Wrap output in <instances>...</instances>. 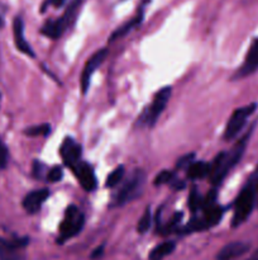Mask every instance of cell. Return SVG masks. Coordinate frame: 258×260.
Here are the masks:
<instances>
[{
  "mask_svg": "<svg viewBox=\"0 0 258 260\" xmlns=\"http://www.w3.org/2000/svg\"><path fill=\"white\" fill-rule=\"evenodd\" d=\"M249 136L250 131L247 132V134L233 146V149L230 150V151H223L217 155L214 161L210 164L209 178L210 182H211L212 184H222V182L225 179V177L229 174L230 170L240 161V159H242L243 154H244L245 151V147H247Z\"/></svg>",
  "mask_w": 258,
  "mask_h": 260,
  "instance_id": "cell-1",
  "label": "cell"
},
{
  "mask_svg": "<svg viewBox=\"0 0 258 260\" xmlns=\"http://www.w3.org/2000/svg\"><path fill=\"white\" fill-rule=\"evenodd\" d=\"M254 206H255L254 189H253L252 183H249V184L245 185V187L243 188L242 192L239 193V196H238L237 200H235L234 215H233V220H232L233 228H238V226L242 225L243 222H245L247 218L250 216V213H252Z\"/></svg>",
  "mask_w": 258,
  "mask_h": 260,
  "instance_id": "cell-2",
  "label": "cell"
},
{
  "mask_svg": "<svg viewBox=\"0 0 258 260\" xmlns=\"http://www.w3.org/2000/svg\"><path fill=\"white\" fill-rule=\"evenodd\" d=\"M257 108V104H248L245 107H240V108L235 109L233 112V114L230 116L229 121H228L227 127H225L224 131V140L230 141L234 137H237L239 135V132L242 131L244 124L247 123V119L249 118L253 114V112Z\"/></svg>",
  "mask_w": 258,
  "mask_h": 260,
  "instance_id": "cell-3",
  "label": "cell"
},
{
  "mask_svg": "<svg viewBox=\"0 0 258 260\" xmlns=\"http://www.w3.org/2000/svg\"><path fill=\"white\" fill-rule=\"evenodd\" d=\"M83 225H85V217H83V215H81L80 211L75 206H70L66 210L65 217H63L62 223L60 226L61 241L68 240V239L73 238L77 234H80Z\"/></svg>",
  "mask_w": 258,
  "mask_h": 260,
  "instance_id": "cell-4",
  "label": "cell"
},
{
  "mask_svg": "<svg viewBox=\"0 0 258 260\" xmlns=\"http://www.w3.org/2000/svg\"><path fill=\"white\" fill-rule=\"evenodd\" d=\"M144 183V174L141 170H136L133 174L131 175V178H128L125 183L123 184V187L119 190L118 196H116L115 203L116 205H124V203L129 202L133 198H136L137 196L141 192L142 187H143Z\"/></svg>",
  "mask_w": 258,
  "mask_h": 260,
  "instance_id": "cell-5",
  "label": "cell"
},
{
  "mask_svg": "<svg viewBox=\"0 0 258 260\" xmlns=\"http://www.w3.org/2000/svg\"><path fill=\"white\" fill-rule=\"evenodd\" d=\"M108 56V50L106 48H101V50L96 51L88 61H86L85 66H83L82 74H81L80 78V85L81 90H82V94H86L89 91V88H90L91 78H93L94 73L99 69V66L104 62V60Z\"/></svg>",
  "mask_w": 258,
  "mask_h": 260,
  "instance_id": "cell-6",
  "label": "cell"
},
{
  "mask_svg": "<svg viewBox=\"0 0 258 260\" xmlns=\"http://www.w3.org/2000/svg\"><path fill=\"white\" fill-rule=\"evenodd\" d=\"M171 86H166V88H162L161 90L157 91V94L153 98V102H152L151 107H149L148 112H147L146 122L148 126H153L157 122V119L161 117L162 112L166 108L167 103H168L169 98H171Z\"/></svg>",
  "mask_w": 258,
  "mask_h": 260,
  "instance_id": "cell-7",
  "label": "cell"
},
{
  "mask_svg": "<svg viewBox=\"0 0 258 260\" xmlns=\"http://www.w3.org/2000/svg\"><path fill=\"white\" fill-rule=\"evenodd\" d=\"M73 172H75L81 187L86 192H93V190L96 189V187H98V180H96L95 173H94L93 167L90 164L80 161L73 168Z\"/></svg>",
  "mask_w": 258,
  "mask_h": 260,
  "instance_id": "cell-8",
  "label": "cell"
},
{
  "mask_svg": "<svg viewBox=\"0 0 258 260\" xmlns=\"http://www.w3.org/2000/svg\"><path fill=\"white\" fill-rule=\"evenodd\" d=\"M258 70V38H255L248 50L244 62L234 75L235 79H242Z\"/></svg>",
  "mask_w": 258,
  "mask_h": 260,
  "instance_id": "cell-9",
  "label": "cell"
},
{
  "mask_svg": "<svg viewBox=\"0 0 258 260\" xmlns=\"http://www.w3.org/2000/svg\"><path fill=\"white\" fill-rule=\"evenodd\" d=\"M61 156L65 164L70 168H75L81 159V146L72 139H66L61 145Z\"/></svg>",
  "mask_w": 258,
  "mask_h": 260,
  "instance_id": "cell-10",
  "label": "cell"
},
{
  "mask_svg": "<svg viewBox=\"0 0 258 260\" xmlns=\"http://www.w3.org/2000/svg\"><path fill=\"white\" fill-rule=\"evenodd\" d=\"M13 36H14V42L18 51L27 56H34V51L30 47L28 41L24 37V22L22 17H15L13 22Z\"/></svg>",
  "mask_w": 258,
  "mask_h": 260,
  "instance_id": "cell-11",
  "label": "cell"
},
{
  "mask_svg": "<svg viewBox=\"0 0 258 260\" xmlns=\"http://www.w3.org/2000/svg\"><path fill=\"white\" fill-rule=\"evenodd\" d=\"M85 0H72L68 5V8L66 9V12L63 13V15L58 19H56L58 27L61 28L63 33L67 29H70L73 24H75L76 19L78 17V13H80L81 8H82V4Z\"/></svg>",
  "mask_w": 258,
  "mask_h": 260,
  "instance_id": "cell-12",
  "label": "cell"
},
{
  "mask_svg": "<svg viewBox=\"0 0 258 260\" xmlns=\"http://www.w3.org/2000/svg\"><path fill=\"white\" fill-rule=\"evenodd\" d=\"M48 196H50V190L45 189V188L43 189L33 190V192L28 193L24 197V200H23V208L28 213H30V215L37 213L40 210L43 203H45V201L48 198Z\"/></svg>",
  "mask_w": 258,
  "mask_h": 260,
  "instance_id": "cell-13",
  "label": "cell"
},
{
  "mask_svg": "<svg viewBox=\"0 0 258 260\" xmlns=\"http://www.w3.org/2000/svg\"><path fill=\"white\" fill-rule=\"evenodd\" d=\"M249 250V245L247 243H242V241H234V243L227 244L218 253V260H233L237 259L239 256L244 255L247 251Z\"/></svg>",
  "mask_w": 258,
  "mask_h": 260,
  "instance_id": "cell-14",
  "label": "cell"
},
{
  "mask_svg": "<svg viewBox=\"0 0 258 260\" xmlns=\"http://www.w3.org/2000/svg\"><path fill=\"white\" fill-rule=\"evenodd\" d=\"M27 240H5L0 238V258L2 260H15V251L24 246Z\"/></svg>",
  "mask_w": 258,
  "mask_h": 260,
  "instance_id": "cell-15",
  "label": "cell"
},
{
  "mask_svg": "<svg viewBox=\"0 0 258 260\" xmlns=\"http://www.w3.org/2000/svg\"><path fill=\"white\" fill-rule=\"evenodd\" d=\"M144 5H146L144 3L141 5V9L138 10V13H137L136 17L132 18L129 22H126L125 24H123L121 27H119L118 29H116L115 32L110 36V41H115V40H119V38L124 37V36L128 35V33L133 29V28H136L137 25L141 24L142 19H143V15H144Z\"/></svg>",
  "mask_w": 258,
  "mask_h": 260,
  "instance_id": "cell-16",
  "label": "cell"
},
{
  "mask_svg": "<svg viewBox=\"0 0 258 260\" xmlns=\"http://www.w3.org/2000/svg\"><path fill=\"white\" fill-rule=\"evenodd\" d=\"M210 174V164L205 161H194L187 168V177L190 179H201Z\"/></svg>",
  "mask_w": 258,
  "mask_h": 260,
  "instance_id": "cell-17",
  "label": "cell"
},
{
  "mask_svg": "<svg viewBox=\"0 0 258 260\" xmlns=\"http://www.w3.org/2000/svg\"><path fill=\"white\" fill-rule=\"evenodd\" d=\"M176 249V244L174 241H166L157 245L149 254V260H163L166 256L171 255Z\"/></svg>",
  "mask_w": 258,
  "mask_h": 260,
  "instance_id": "cell-18",
  "label": "cell"
},
{
  "mask_svg": "<svg viewBox=\"0 0 258 260\" xmlns=\"http://www.w3.org/2000/svg\"><path fill=\"white\" fill-rule=\"evenodd\" d=\"M124 172H125V170H124V167H121V165L120 167L115 168V169L108 175V178H106V187L108 188L116 187V185L123 180Z\"/></svg>",
  "mask_w": 258,
  "mask_h": 260,
  "instance_id": "cell-19",
  "label": "cell"
},
{
  "mask_svg": "<svg viewBox=\"0 0 258 260\" xmlns=\"http://www.w3.org/2000/svg\"><path fill=\"white\" fill-rule=\"evenodd\" d=\"M152 223V215H151V208H147L144 211L143 216L139 218L138 226H137V230H138L139 234H146L147 231L149 230Z\"/></svg>",
  "mask_w": 258,
  "mask_h": 260,
  "instance_id": "cell-20",
  "label": "cell"
},
{
  "mask_svg": "<svg viewBox=\"0 0 258 260\" xmlns=\"http://www.w3.org/2000/svg\"><path fill=\"white\" fill-rule=\"evenodd\" d=\"M51 132V126L50 124H38V126H33L29 127L24 131L25 135L32 137H37V136H47L50 135Z\"/></svg>",
  "mask_w": 258,
  "mask_h": 260,
  "instance_id": "cell-21",
  "label": "cell"
},
{
  "mask_svg": "<svg viewBox=\"0 0 258 260\" xmlns=\"http://www.w3.org/2000/svg\"><path fill=\"white\" fill-rule=\"evenodd\" d=\"M189 202H187V205H189V208L192 211V212H196L199 208H201V201L202 198L200 197V193L197 192L196 188H192V190L190 192L189 194Z\"/></svg>",
  "mask_w": 258,
  "mask_h": 260,
  "instance_id": "cell-22",
  "label": "cell"
},
{
  "mask_svg": "<svg viewBox=\"0 0 258 260\" xmlns=\"http://www.w3.org/2000/svg\"><path fill=\"white\" fill-rule=\"evenodd\" d=\"M175 180V173L169 170H163L159 173L154 179V185H163V184H172Z\"/></svg>",
  "mask_w": 258,
  "mask_h": 260,
  "instance_id": "cell-23",
  "label": "cell"
},
{
  "mask_svg": "<svg viewBox=\"0 0 258 260\" xmlns=\"http://www.w3.org/2000/svg\"><path fill=\"white\" fill-rule=\"evenodd\" d=\"M215 201H217V192L215 190H210L209 193H207V196L205 198H202L201 201V210L204 211V212H206V211H209L210 208H212L215 205Z\"/></svg>",
  "mask_w": 258,
  "mask_h": 260,
  "instance_id": "cell-24",
  "label": "cell"
},
{
  "mask_svg": "<svg viewBox=\"0 0 258 260\" xmlns=\"http://www.w3.org/2000/svg\"><path fill=\"white\" fill-rule=\"evenodd\" d=\"M181 220H182V213H180V212L175 213V215L172 216L171 220L168 221V223H167L166 228L163 229V233L164 234H171L172 231L177 230V228H179Z\"/></svg>",
  "mask_w": 258,
  "mask_h": 260,
  "instance_id": "cell-25",
  "label": "cell"
},
{
  "mask_svg": "<svg viewBox=\"0 0 258 260\" xmlns=\"http://www.w3.org/2000/svg\"><path fill=\"white\" fill-rule=\"evenodd\" d=\"M63 177V170L61 167H53L52 169H50V172L47 173V179L51 183H57L62 179Z\"/></svg>",
  "mask_w": 258,
  "mask_h": 260,
  "instance_id": "cell-26",
  "label": "cell"
},
{
  "mask_svg": "<svg viewBox=\"0 0 258 260\" xmlns=\"http://www.w3.org/2000/svg\"><path fill=\"white\" fill-rule=\"evenodd\" d=\"M66 2H67V0H45L42 4V7H40V12L45 13L46 9L50 7L57 8V9L58 8H62L63 5L66 4Z\"/></svg>",
  "mask_w": 258,
  "mask_h": 260,
  "instance_id": "cell-27",
  "label": "cell"
},
{
  "mask_svg": "<svg viewBox=\"0 0 258 260\" xmlns=\"http://www.w3.org/2000/svg\"><path fill=\"white\" fill-rule=\"evenodd\" d=\"M8 149L5 146V144L3 142V140L0 139V169H4L8 164Z\"/></svg>",
  "mask_w": 258,
  "mask_h": 260,
  "instance_id": "cell-28",
  "label": "cell"
},
{
  "mask_svg": "<svg viewBox=\"0 0 258 260\" xmlns=\"http://www.w3.org/2000/svg\"><path fill=\"white\" fill-rule=\"evenodd\" d=\"M192 160H194V154H190V155H186V156L181 157V159H179V162H177V168H184L185 165L187 164H192Z\"/></svg>",
  "mask_w": 258,
  "mask_h": 260,
  "instance_id": "cell-29",
  "label": "cell"
},
{
  "mask_svg": "<svg viewBox=\"0 0 258 260\" xmlns=\"http://www.w3.org/2000/svg\"><path fill=\"white\" fill-rule=\"evenodd\" d=\"M103 250H104V246H99V248H96L95 250L93 251V254H91V259H98L100 258L101 255H103Z\"/></svg>",
  "mask_w": 258,
  "mask_h": 260,
  "instance_id": "cell-30",
  "label": "cell"
},
{
  "mask_svg": "<svg viewBox=\"0 0 258 260\" xmlns=\"http://www.w3.org/2000/svg\"><path fill=\"white\" fill-rule=\"evenodd\" d=\"M252 185H253V189H254V194H255V205L258 206V177H257V179L252 183Z\"/></svg>",
  "mask_w": 258,
  "mask_h": 260,
  "instance_id": "cell-31",
  "label": "cell"
},
{
  "mask_svg": "<svg viewBox=\"0 0 258 260\" xmlns=\"http://www.w3.org/2000/svg\"><path fill=\"white\" fill-rule=\"evenodd\" d=\"M4 25V14H3L2 9H0V27H3Z\"/></svg>",
  "mask_w": 258,
  "mask_h": 260,
  "instance_id": "cell-32",
  "label": "cell"
}]
</instances>
